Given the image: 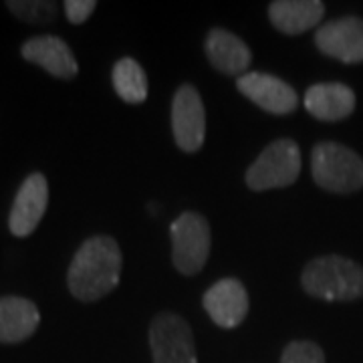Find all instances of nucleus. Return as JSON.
<instances>
[{"mask_svg":"<svg viewBox=\"0 0 363 363\" xmlns=\"http://www.w3.org/2000/svg\"><path fill=\"white\" fill-rule=\"evenodd\" d=\"M121 277V250L111 236L85 240L71 260L67 285L79 301H97L111 293Z\"/></svg>","mask_w":363,"mask_h":363,"instance_id":"1","label":"nucleus"},{"mask_svg":"<svg viewBox=\"0 0 363 363\" xmlns=\"http://www.w3.org/2000/svg\"><path fill=\"white\" fill-rule=\"evenodd\" d=\"M311 297L325 301H355L363 297V267L337 255L311 260L301 277Z\"/></svg>","mask_w":363,"mask_h":363,"instance_id":"2","label":"nucleus"},{"mask_svg":"<svg viewBox=\"0 0 363 363\" xmlns=\"http://www.w3.org/2000/svg\"><path fill=\"white\" fill-rule=\"evenodd\" d=\"M313 180L329 192L350 194L363 188V160L335 142L317 143L311 154Z\"/></svg>","mask_w":363,"mask_h":363,"instance_id":"3","label":"nucleus"},{"mask_svg":"<svg viewBox=\"0 0 363 363\" xmlns=\"http://www.w3.org/2000/svg\"><path fill=\"white\" fill-rule=\"evenodd\" d=\"M301 174V150L293 140H277L269 143L257 162L248 168L247 186L255 192L285 188Z\"/></svg>","mask_w":363,"mask_h":363,"instance_id":"4","label":"nucleus"},{"mask_svg":"<svg viewBox=\"0 0 363 363\" xmlns=\"http://www.w3.org/2000/svg\"><path fill=\"white\" fill-rule=\"evenodd\" d=\"M172 257L182 274H196L204 269L210 255V226L204 216L184 212L172 222Z\"/></svg>","mask_w":363,"mask_h":363,"instance_id":"5","label":"nucleus"},{"mask_svg":"<svg viewBox=\"0 0 363 363\" xmlns=\"http://www.w3.org/2000/svg\"><path fill=\"white\" fill-rule=\"evenodd\" d=\"M154 363H198L190 325L174 313H160L150 325Z\"/></svg>","mask_w":363,"mask_h":363,"instance_id":"6","label":"nucleus"},{"mask_svg":"<svg viewBox=\"0 0 363 363\" xmlns=\"http://www.w3.org/2000/svg\"><path fill=\"white\" fill-rule=\"evenodd\" d=\"M172 130L178 147L192 154L206 138V111L200 93L192 85H182L172 101Z\"/></svg>","mask_w":363,"mask_h":363,"instance_id":"7","label":"nucleus"},{"mask_svg":"<svg viewBox=\"0 0 363 363\" xmlns=\"http://www.w3.org/2000/svg\"><path fill=\"white\" fill-rule=\"evenodd\" d=\"M319 51L333 57L341 63H362L363 61V21L357 16H345L319 26L315 33Z\"/></svg>","mask_w":363,"mask_h":363,"instance_id":"8","label":"nucleus"},{"mask_svg":"<svg viewBox=\"0 0 363 363\" xmlns=\"http://www.w3.org/2000/svg\"><path fill=\"white\" fill-rule=\"evenodd\" d=\"M236 87L252 104L274 116H286L295 111L298 104L295 89L283 79L269 73H245L238 77Z\"/></svg>","mask_w":363,"mask_h":363,"instance_id":"9","label":"nucleus"},{"mask_svg":"<svg viewBox=\"0 0 363 363\" xmlns=\"http://www.w3.org/2000/svg\"><path fill=\"white\" fill-rule=\"evenodd\" d=\"M49 204V184L43 174H30L14 198L9 226L14 236H28L39 226Z\"/></svg>","mask_w":363,"mask_h":363,"instance_id":"10","label":"nucleus"},{"mask_svg":"<svg viewBox=\"0 0 363 363\" xmlns=\"http://www.w3.org/2000/svg\"><path fill=\"white\" fill-rule=\"evenodd\" d=\"M202 303L212 321L224 329L238 327L248 313L247 289L236 279H222L214 283L206 291Z\"/></svg>","mask_w":363,"mask_h":363,"instance_id":"11","label":"nucleus"},{"mask_svg":"<svg viewBox=\"0 0 363 363\" xmlns=\"http://www.w3.org/2000/svg\"><path fill=\"white\" fill-rule=\"evenodd\" d=\"M23 57L28 63L43 67L52 77L73 79L79 73V65L65 40L51 35L33 37L23 45Z\"/></svg>","mask_w":363,"mask_h":363,"instance_id":"12","label":"nucleus"},{"mask_svg":"<svg viewBox=\"0 0 363 363\" xmlns=\"http://www.w3.org/2000/svg\"><path fill=\"white\" fill-rule=\"evenodd\" d=\"M305 109L319 121H339L353 113L355 93L343 83H317L305 93Z\"/></svg>","mask_w":363,"mask_h":363,"instance_id":"13","label":"nucleus"},{"mask_svg":"<svg viewBox=\"0 0 363 363\" xmlns=\"http://www.w3.org/2000/svg\"><path fill=\"white\" fill-rule=\"evenodd\" d=\"M204 49L212 67H216L220 73H226V75L245 73L252 61L247 43L224 28H212L208 33Z\"/></svg>","mask_w":363,"mask_h":363,"instance_id":"14","label":"nucleus"},{"mask_svg":"<svg viewBox=\"0 0 363 363\" xmlns=\"http://www.w3.org/2000/svg\"><path fill=\"white\" fill-rule=\"evenodd\" d=\"M325 4L319 0H274L269 6V18L285 35H301L323 18Z\"/></svg>","mask_w":363,"mask_h":363,"instance_id":"15","label":"nucleus"},{"mask_svg":"<svg viewBox=\"0 0 363 363\" xmlns=\"http://www.w3.org/2000/svg\"><path fill=\"white\" fill-rule=\"evenodd\" d=\"M39 321V309L28 298H0V343L25 341L37 331Z\"/></svg>","mask_w":363,"mask_h":363,"instance_id":"16","label":"nucleus"},{"mask_svg":"<svg viewBox=\"0 0 363 363\" xmlns=\"http://www.w3.org/2000/svg\"><path fill=\"white\" fill-rule=\"evenodd\" d=\"M113 87L117 95L125 101V104H143L147 97V77L143 73L142 65L131 59L123 57L119 59L113 67Z\"/></svg>","mask_w":363,"mask_h":363,"instance_id":"17","label":"nucleus"},{"mask_svg":"<svg viewBox=\"0 0 363 363\" xmlns=\"http://www.w3.org/2000/svg\"><path fill=\"white\" fill-rule=\"evenodd\" d=\"M11 13L30 25H45L51 23L57 16V4L55 2H40V0H11L6 2Z\"/></svg>","mask_w":363,"mask_h":363,"instance_id":"18","label":"nucleus"},{"mask_svg":"<svg viewBox=\"0 0 363 363\" xmlns=\"http://www.w3.org/2000/svg\"><path fill=\"white\" fill-rule=\"evenodd\" d=\"M281 363H325V355L317 343L293 341L283 351Z\"/></svg>","mask_w":363,"mask_h":363,"instance_id":"19","label":"nucleus"},{"mask_svg":"<svg viewBox=\"0 0 363 363\" xmlns=\"http://www.w3.org/2000/svg\"><path fill=\"white\" fill-rule=\"evenodd\" d=\"M95 9H97V2L95 0H67L65 2L67 18L73 25H83L91 14H93Z\"/></svg>","mask_w":363,"mask_h":363,"instance_id":"20","label":"nucleus"}]
</instances>
